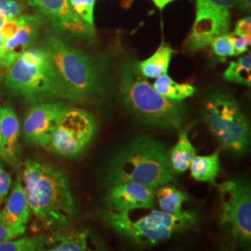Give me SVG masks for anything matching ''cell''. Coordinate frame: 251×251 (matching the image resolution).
Wrapping results in <instances>:
<instances>
[{
    "label": "cell",
    "instance_id": "3957f363",
    "mask_svg": "<svg viewBox=\"0 0 251 251\" xmlns=\"http://www.w3.org/2000/svg\"><path fill=\"white\" fill-rule=\"evenodd\" d=\"M120 98L127 112L143 124L161 129H180L187 120L179 101L163 97L141 74L137 62L121 66Z\"/></svg>",
    "mask_w": 251,
    "mask_h": 251
},
{
    "label": "cell",
    "instance_id": "8fae6325",
    "mask_svg": "<svg viewBox=\"0 0 251 251\" xmlns=\"http://www.w3.org/2000/svg\"><path fill=\"white\" fill-rule=\"evenodd\" d=\"M27 4L50 25L58 36L88 42L95 38V28L74 12L69 0H27Z\"/></svg>",
    "mask_w": 251,
    "mask_h": 251
},
{
    "label": "cell",
    "instance_id": "484cf974",
    "mask_svg": "<svg viewBox=\"0 0 251 251\" xmlns=\"http://www.w3.org/2000/svg\"><path fill=\"white\" fill-rule=\"evenodd\" d=\"M74 12L87 25L94 27L95 0H69Z\"/></svg>",
    "mask_w": 251,
    "mask_h": 251
},
{
    "label": "cell",
    "instance_id": "4dcf8cb0",
    "mask_svg": "<svg viewBox=\"0 0 251 251\" xmlns=\"http://www.w3.org/2000/svg\"><path fill=\"white\" fill-rule=\"evenodd\" d=\"M251 35H242V36H235L234 38V53L235 55L247 52L248 49L251 47Z\"/></svg>",
    "mask_w": 251,
    "mask_h": 251
},
{
    "label": "cell",
    "instance_id": "cb8c5ba5",
    "mask_svg": "<svg viewBox=\"0 0 251 251\" xmlns=\"http://www.w3.org/2000/svg\"><path fill=\"white\" fill-rule=\"evenodd\" d=\"M42 235L23 238L15 237L0 244V251H42Z\"/></svg>",
    "mask_w": 251,
    "mask_h": 251
},
{
    "label": "cell",
    "instance_id": "6da1fadb",
    "mask_svg": "<svg viewBox=\"0 0 251 251\" xmlns=\"http://www.w3.org/2000/svg\"><path fill=\"white\" fill-rule=\"evenodd\" d=\"M22 185L31 212L49 230L63 231L74 222L76 207L68 175L50 162L28 158Z\"/></svg>",
    "mask_w": 251,
    "mask_h": 251
},
{
    "label": "cell",
    "instance_id": "f1b7e54d",
    "mask_svg": "<svg viewBox=\"0 0 251 251\" xmlns=\"http://www.w3.org/2000/svg\"><path fill=\"white\" fill-rule=\"evenodd\" d=\"M26 229H16L12 228L2 220L0 217V244L6 242L15 237H20L25 233Z\"/></svg>",
    "mask_w": 251,
    "mask_h": 251
},
{
    "label": "cell",
    "instance_id": "4fadbf2b",
    "mask_svg": "<svg viewBox=\"0 0 251 251\" xmlns=\"http://www.w3.org/2000/svg\"><path fill=\"white\" fill-rule=\"evenodd\" d=\"M230 29L228 9L197 8V16L189 34L185 49L197 52L210 44L216 36L227 33Z\"/></svg>",
    "mask_w": 251,
    "mask_h": 251
},
{
    "label": "cell",
    "instance_id": "e575fe53",
    "mask_svg": "<svg viewBox=\"0 0 251 251\" xmlns=\"http://www.w3.org/2000/svg\"><path fill=\"white\" fill-rule=\"evenodd\" d=\"M0 118H1V106H0Z\"/></svg>",
    "mask_w": 251,
    "mask_h": 251
},
{
    "label": "cell",
    "instance_id": "52a82bcc",
    "mask_svg": "<svg viewBox=\"0 0 251 251\" xmlns=\"http://www.w3.org/2000/svg\"><path fill=\"white\" fill-rule=\"evenodd\" d=\"M202 117L220 145L235 154H243L251 145L249 120L231 94L216 92L202 105Z\"/></svg>",
    "mask_w": 251,
    "mask_h": 251
},
{
    "label": "cell",
    "instance_id": "5b68a950",
    "mask_svg": "<svg viewBox=\"0 0 251 251\" xmlns=\"http://www.w3.org/2000/svg\"><path fill=\"white\" fill-rule=\"evenodd\" d=\"M5 86L14 95L29 101L62 99V90L45 50L31 47L7 68Z\"/></svg>",
    "mask_w": 251,
    "mask_h": 251
},
{
    "label": "cell",
    "instance_id": "1f68e13d",
    "mask_svg": "<svg viewBox=\"0 0 251 251\" xmlns=\"http://www.w3.org/2000/svg\"><path fill=\"white\" fill-rule=\"evenodd\" d=\"M233 35L236 36H242V35H251V16L241 19L236 23Z\"/></svg>",
    "mask_w": 251,
    "mask_h": 251
},
{
    "label": "cell",
    "instance_id": "9a60e30c",
    "mask_svg": "<svg viewBox=\"0 0 251 251\" xmlns=\"http://www.w3.org/2000/svg\"><path fill=\"white\" fill-rule=\"evenodd\" d=\"M21 130V122L14 109L9 105L1 107L0 156L10 164L18 161Z\"/></svg>",
    "mask_w": 251,
    "mask_h": 251
},
{
    "label": "cell",
    "instance_id": "4316f807",
    "mask_svg": "<svg viewBox=\"0 0 251 251\" xmlns=\"http://www.w3.org/2000/svg\"><path fill=\"white\" fill-rule=\"evenodd\" d=\"M27 0H0V17L15 18L26 11Z\"/></svg>",
    "mask_w": 251,
    "mask_h": 251
},
{
    "label": "cell",
    "instance_id": "f546056e",
    "mask_svg": "<svg viewBox=\"0 0 251 251\" xmlns=\"http://www.w3.org/2000/svg\"><path fill=\"white\" fill-rule=\"evenodd\" d=\"M11 186V178L9 173L0 166V207L8 197Z\"/></svg>",
    "mask_w": 251,
    "mask_h": 251
},
{
    "label": "cell",
    "instance_id": "ffe728a7",
    "mask_svg": "<svg viewBox=\"0 0 251 251\" xmlns=\"http://www.w3.org/2000/svg\"><path fill=\"white\" fill-rule=\"evenodd\" d=\"M191 175L203 182H214L221 171L220 151L209 155H196L190 165Z\"/></svg>",
    "mask_w": 251,
    "mask_h": 251
},
{
    "label": "cell",
    "instance_id": "d4e9b609",
    "mask_svg": "<svg viewBox=\"0 0 251 251\" xmlns=\"http://www.w3.org/2000/svg\"><path fill=\"white\" fill-rule=\"evenodd\" d=\"M234 38L233 34H229L228 32L216 36L209 45L211 46L212 52L221 60L225 61L227 57L234 56Z\"/></svg>",
    "mask_w": 251,
    "mask_h": 251
},
{
    "label": "cell",
    "instance_id": "7c38bea8",
    "mask_svg": "<svg viewBox=\"0 0 251 251\" xmlns=\"http://www.w3.org/2000/svg\"><path fill=\"white\" fill-rule=\"evenodd\" d=\"M66 107L67 104L63 101L46 100L30 108L23 124V134L27 143L46 148Z\"/></svg>",
    "mask_w": 251,
    "mask_h": 251
},
{
    "label": "cell",
    "instance_id": "7a4b0ae2",
    "mask_svg": "<svg viewBox=\"0 0 251 251\" xmlns=\"http://www.w3.org/2000/svg\"><path fill=\"white\" fill-rule=\"evenodd\" d=\"M41 47L49 55L59 81L62 99L75 103L100 99L104 91V79L99 63L91 56L48 33Z\"/></svg>",
    "mask_w": 251,
    "mask_h": 251
},
{
    "label": "cell",
    "instance_id": "d6a6232c",
    "mask_svg": "<svg viewBox=\"0 0 251 251\" xmlns=\"http://www.w3.org/2000/svg\"><path fill=\"white\" fill-rule=\"evenodd\" d=\"M238 8L245 13H250L251 9V0H237Z\"/></svg>",
    "mask_w": 251,
    "mask_h": 251
},
{
    "label": "cell",
    "instance_id": "d6986e66",
    "mask_svg": "<svg viewBox=\"0 0 251 251\" xmlns=\"http://www.w3.org/2000/svg\"><path fill=\"white\" fill-rule=\"evenodd\" d=\"M196 155L197 149L191 143L187 131L179 129L178 141L169 152L172 170L177 173L185 172Z\"/></svg>",
    "mask_w": 251,
    "mask_h": 251
},
{
    "label": "cell",
    "instance_id": "7402d4cb",
    "mask_svg": "<svg viewBox=\"0 0 251 251\" xmlns=\"http://www.w3.org/2000/svg\"><path fill=\"white\" fill-rule=\"evenodd\" d=\"M154 198L161 210L172 214H179L182 211L183 203L187 200L186 194L166 184L154 190Z\"/></svg>",
    "mask_w": 251,
    "mask_h": 251
},
{
    "label": "cell",
    "instance_id": "9c48e42d",
    "mask_svg": "<svg viewBox=\"0 0 251 251\" xmlns=\"http://www.w3.org/2000/svg\"><path fill=\"white\" fill-rule=\"evenodd\" d=\"M221 202V225L228 228L235 241L251 240V193L250 186L239 180H227L218 185Z\"/></svg>",
    "mask_w": 251,
    "mask_h": 251
},
{
    "label": "cell",
    "instance_id": "2e32d148",
    "mask_svg": "<svg viewBox=\"0 0 251 251\" xmlns=\"http://www.w3.org/2000/svg\"><path fill=\"white\" fill-rule=\"evenodd\" d=\"M31 209L28 205L21 178L18 177L14 182L9 198L2 210L0 217L12 228L26 229V225L31 217Z\"/></svg>",
    "mask_w": 251,
    "mask_h": 251
},
{
    "label": "cell",
    "instance_id": "603a6c76",
    "mask_svg": "<svg viewBox=\"0 0 251 251\" xmlns=\"http://www.w3.org/2000/svg\"><path fill=\"white\" fill-rule=\"evenodd\" d=\"M224 78L229 82L251 87V55L239 58L236 62H231L224 73Z\"/></svg>",
    "mask_w": 251,
    "mask_h": 251
},
{
    "label": "cell",
    "instance_id": "8992f818",
    "mask_svg": "<svg viewBox=\"0 0 251 251\" xmlns=\"http://www.w3.org/2000/svg\"><path fill=\"white\" fill-rule=\"evenodd\" d=\"M102 218L117 233L139 245H155L171 238L175 233L185 231L197 224L198 216L181 211L172 214L163 210H152L138 219L129 212L108 210Z\"/></svg>",
    "mask_w": 251,
    "mask_h": 251
},
{
    "label": "cell",
    "instance_id": "30bf717a",
    "mask_svg": "<svg viewBox=\"0 0 251 251\" xmlns=\"http://www.w3.org/2000/svg\"><path fill=\"white\" fill-rule=\"evenodd\" d=\"M44 20L38 14H22L6 19L1 27L2 50L0 67L7 69L19 56L35 45L40 36Z\"/></svg>",
    "mask_w": 251,
    "mask_h": 251
},
{
    "label": "cell",
    "instance_id": "ac0fdd59",
    "mask_svg": "<svg viewBox=\"0 0 251 251\" xmlns=\"http://www.w3.org/2000/svg\"><path fill=\"white\" fill-rule=\"evenodd\" d=\"M175 50L164 41L156 51L148 59L142 62H137L141 74L146 78H157L165 74H168L171 59Z\"/></svg>",
    "mask_w": 251,
    "mask_h": 251
},
{
    "label": "cell",
    "instance_id": "5bb4252c",
    "mask_svg": "<svg viewBox=\"0 0 251 251\" xmlns=\"http://www.w3.org/2000/svg\"><path fill=\"white\" fill-rule=\"evenodd\" d=\"M104 202L110 210L116 212L150 209L155 205L154 190L136 182H118L112 184Z\"/></svg>",
    "mask_w": 251,
    "mask_h": 251
},
{
    "label": "cell",
    "instance_id": "83f0119b",
    "mask_svg": "<svg viewBox=\"0 0 251 251\" xmlns=\"http://www.w3.org/2000/svg\"><path fill=\"white\" fill-rule=\"evenodd\" d=\"M237 5V0H197V8L229 9Z\"/></svg>",
    "mask_w": 251,
    "mask_h": 251
},
{
    "label": "cell",
    "instance_id": "836d02e7",
    "mask_svg": "<svg viewBox=\"0 0 251 251\" xmlns=\"http://www.w3.org/2000/svg\"><path fill=\"white\" fill-rule=\"evenodd\" d=\"M175 0H152L154 5L159 9H163L166 6H168L170 3Z\"/></svg>",
    "mask_w": 251,
    "mask_h": 251
},
{
    "label": "cell",
    "instance_id": "44dd1931",
    "mask_svg": "<svg viewBox=\"0 0 251 251\" xmlns=\"http://www.w3.org/2000/svg\"><path fill=\"white\" fill-rule=\"evenodd\" d=\"M152 87L163 97L174 101H181L190 98L197 90L188 83H178L173 80L168 74L155 78Z\"/></svg>",
    "mask_w": 251,
    "mask_h": 251
},
{
    "label": "cell",
    "instance_id": "277c9868",
    "mask_svg": "<svg viewBox=\"0 0 251 251\" xmlns=\"http://www.w3.org/2000/svg\"><path fill=\"white\" fill-rule=\"evenodd\" d=\"M174 173L167 148L144 135L115 155L108 167L107 181L111 184L130 181L155 190L174 181Z\"/></svg>",
    "mask_w": 251,
    "mask_h": 251
},
{
    "label": "cell",
    "instance_id": "e0dca14e",
    "mask_svg": "<svg viewBox=\"0 0 251 251\" xmlns=\"http://www.w3.org/2000/svg\"><path fill=\"white\" fill-rule=\"evenodd\" d=\"M42 251H89L90 234L85 230L70 233H56L43 236Z\"/></svg>",
    "mask_w": 251,
    "mask_h": 251
},
{
    "label": "cell",
    "instance_id": "ba28073f",
    "mask_svg": "<svg viewBox=\"0 0 251 251\" xmlns=\"http://www.w3.org/2000/svg\"><path fill=\"white\" fill-rule=\"evenodd\" d=\"M97 131V120L90 113L67 106L46 148L56 155L74 158L90 146Z\"/></svg>",
    "mask_w": 251,
    "mask_h": 251
}]
</instances>
